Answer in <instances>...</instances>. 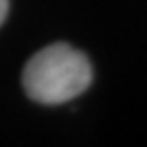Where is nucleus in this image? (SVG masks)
<instances>
[{"label":"nucleus","instance_id":"obj_1","mask_svg":"<svg viewBox=\"0 0 147 147\" xmlns=\"http://www.w3.org/2000/svg\"><path fill=\"white\" fill-rule=\"evenodd\" d=\"M94 78L90 59L71 44L55 42L31 57L23 69L27 96L42 105H61L80 96Z\"/></svg>","mask_w":147,"mask_h":147},{"label":"nucleus","instance_id":"obj_2","mask_svg":"<svg viewBox=\"0 0 147 147\" xmlns=\"http://www.w3.org/2000/svg\"><path fill=\"white\" fill-rule=\"evenodd\" d=\"M8 8H10V0H0V25L4 23L6 16H8Z\"/></svg>","mask_w":147,"mask_h":147}]
</instances>
